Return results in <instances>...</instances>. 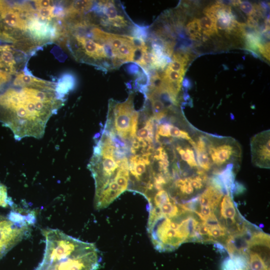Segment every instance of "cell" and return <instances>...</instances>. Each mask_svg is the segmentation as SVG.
Instances as JSON below:
<instances>
[{
    "instance_id": "4316f807",
    "label": "cell",
    "mask_w": 270,
    "mask_h": 270,
    "mask_svg": "<svg viewBox=\"0 0 270 270\" xmlns=\"http://www.w3.org/2000/svg\"><path fill=\"white\" fill-rule=\"evenodd\" d=\"M248 270H250V268L249 269H248Z\"/></svg>"
},
{
    "instance_id": "30bf717a",
    "label": "cell",
    "mask_w": 270,
    "mask_h": 270,
    "mask_svg": "<svg viewBox=\"0 0 270 270\" xmlns=\"http://www.w3.org/2000/svg\"><path fill=\"white\" fill-rule=\"evenodd\" d=\"M92 34L95 40L100 42L102 44L110 48L113 58L116 51L122 46L131 42L134 38V36H132L108 32L98 28H93L92 30Z\"/></svg>"
},
{
    "instance_id": "d4e9b609",
    "label": "cell",
    "mask_w": 270,
    "mask_h": 270,
    "mask_svg": "<svg viewBox=\"0 0 270 270\" xmlns=\"http://www.w3.org/2000/svg\"><path fill=\"white\" fill-rule=\"evenodd\" d=\"M10 78V74L0 69V86L8 82Z\"/></svg>"
},
{
    "instance_id": "ac0fdd59",
    "label": "cell",
    "mask_w": 270,
    "mask_h": 270,
    "mask_svg": "<svg viewBox=\"0 0 270 270\" xmlns=\"http://www.w3.org/2000/svg\"><path fill=\"white\" fill-rule=\"evenodd\" d=\"M170 137L185 140L188 142L192 139L186 132L172 124H170Z\"/></svg>"
},
{
    "instance_id": "4fadbf2b",
    "label": "cell",
    "mask_w": 270,
    "mask_h": 270,
    "mask_svg": "<svg viewBox=\"0 0 270 270\" xmlns=\"http://www.w3.org/2000/svg\"><path fill=\"white\" fill-rule=\"evenodd\" d=\"M176 150L180 154V158L190 168L199 169L192 147L178 144L176 146Z\"/></svg>"
},
{
    "instance_id": "44dd1931",
    "label": "cell",
    "mask_w": 270,
    "mask_h": 270,
    "mask_svg": "<svg viewBox=\"0 0 270 270\" xmlns=\"http://www.w3.org/2000/svg\"><path fill=\"white\" fill-rule=\"evenodd\" d=\"M239 6L241 10L248 16L254 12V4L248 2L240 0Z\"/></svg>"
},
{
    "instance_id": "6da1fadb",
    "label": "cell",
    "mask_w": 270,
    "mask_h": 270,
    "mask_svg": "<svg viewBox=\"0 0 270 270\" xmlns=\"http://www.w3.org/2000/svg\"><path fill=\"white\" fill-rule=\"evenodd\" d=\"M54 90L22 87L8 90L0 96V106L6 110V126L14 138H40L44 134L46 123L60 106Z\"/></svg>"
},
{
    "instance_id": "8fae6325",
    "label": "cell",
    "mask_w": 270,
    "mask_h": 270,
    "mask_svg": "<svg viewBox=\"0 0 270 270\" xmlns=\"http://www.w3.org/2000/svg\"><path fill=\"white\" fill-rule=\"evenodd\" d=\"M14 84L22 87H33L54 90L53 86L50 82L37 78L24 72L20 73L16 75L14 80Z\"/></svg>"
},
{
    "instance_id": "7c38bea8",
    "label": "cell",
    "mask_w": 270,
    "mask_h": 270,
    "mask_svg": "<svg viewBox=\"0 0 270 270\" xmlns=\"http://www.w3.org/2000/svg\"><path fill=\"white\" fill-rule=\"evenodd\" d=\"M14 50L9 45H0V68L10 74L16 72Z\"/></svg>"
},
{
    "instance_id": "9a60e30c",
    "label": "cell",
    "mask_w": 270,
    "mask_h": 270,
    "mask_svg": "<svg viewBox=\"0 0 270 270\" xmlns=\"http://www.w3.org/2000/svg\"><path fill=\"white\" fill-rule=\"evenodd\" d=\"M31 33L38 38L46 37L48 33V26L47 24L42 23L38 20L32 18L28 24Z\"/></svg>"
},
{
    "instance_id": "cb8c5ba5",
    "label": "cell",
    "mask_w": 270,
    "mask_h": 270,
    "mask_svg": "<svg viewBox=\"0 0 270 270\" xmlns=\"http://www.w3.org/2000/svg\"><path fill=\"white\" fill-rule=\"evenodd\" d=\"M52 1L48 0H34V2L36 9L49 8L54 6Z\"/></svg>"
},
{
    "instance_id": "484cf974",
    "label": "cell",
    "mask_w": 270,
    "mask_h": 270,
    "mask_svg": "<svg viewBox=\"0 0 270 270\" xmlns=\"http://www.w3.org/2000/svg\"><path fill=\"white\" fill-rule=\"evenodd\" d=\"M128 70L132 74H137L139 72L138 67L135 65L130 66Z\"/></svg>"
},
{
    "instance_id": "d6986e66",
    "label": "cell",
    "mask_w": 270,
    "mask_h": 270,
    "mask_svg": "<svg viewBox=\"0 0 270 270\" xmlns=\"http://www.w3.org/2000/svg\"><path fill=\"white\" fill-rule=\"evenodd\" d=\"M13 204L12 200L8 196L6 186L0 182V206L8 208L12 206Z\"/></svg>"
},
{
    "instance_id": "603a6c76",
    "label": "cell",
    "mask_w": 270,
    "mask_h": 270,
    "mask_svg": "<svg viewBox=\"0 0 270 270\" xmlns=\"http://www.w3.org/2000/svg\"><path fill=\"white\" fill-rule=\"evenodd\" d=\"M258 51L260 54L270 60V42H267L264 44H262L260 45L258 48Z\"/></svg>"
},
{
    "instance_id": "8992f818",
    "label": "cell",
    "mask_w": 270,
    "mask_h": 270,
    "mask_svg": "<svg viewBox=\"0 0 270 270\" xmlns=\"http://www.w3.org/2000/svg\"><path fill=\"white\" fill-rule=\"evenodd\" d=\"M25 8L18 4L12 5L6 1L0 0V38L14 40L13 31H26L28 24L22 18Z\"/></svg>"
},
{
    "instance_id": "9c48e42d",
    "label": "cell",
    "mask_w": 270,
    "mask_h": 270,
    "mask_svg": "<svg viewBox=\"0 0 270 270\" xmlns=\"http://www.w3.org/2000/svg\"><path fill=\"white\" fill-rule=\"evenodd\" d=\"M74 39L79 48L87 56L94 62H101L104 68H113L104 46L90 38L80 34H76Z\"/></svg>"
},
{
    "instance_id": "ffe728a7",
    "label": "cell",
    "mask_w": 270,
    "mask_h": 270,
    "mask_svg": "<svg viewBox=\"0 0 270 270\" xmlns=\"http://www.w3.org/2000/svg\"><path fill=\"white\" fill-rule=\"evenodd\" d=\"M38 17L42 20H50L55 16L54 14V6L49 8L36 9Z\"/></svg>"
},
{
    "instance_id": "277c9868",
    "label": "cell",
    "mask_w": 270,
    "mask_h": 270,
    "mask_svg": "<svg viewBox=\"0 0 270 270\" xmlns=\"http://www.w3.org/2000/svg\"><path fill=\"white\" fill-rule=\"evenodd\" d=\"M134 93L131 92L124 102L110 106L114 116V131L123 140L135 138L138 122L139 112L136 111L134 104Z\"/></svg>"
},
{
    "instance_id": "2e32d148",
    "label": "cell",
    "mask_w": 270,
    "mask_h": 270,
    "mask_svg": "<svg viewBox=\"0 0 270 270\" xmlns=\"http://www.w3.org/2000/svg\"><path fill=\"white\" fill-rule=\"evenodd\" d=\"M249 256L248 264L252 270H268L264 260L258 253L250 251Z\"/></svg>"
},
{
    "instance_id": "7a4b0ae2",
    "label": "cell",
    "mask_w": 270,
    "mask_h": 270,
    "mask_svg": "<svg viewBox=\"0 0 270 270\" xmlns=\"http://www.w3.org/2000/svg\"><path fill=\"white\" fill-rule=\"evenodd\" d=\"M46 247L42 262L36 270H96L100 260L94 244L87 242L63 232L44 228Z\"/></svg>"
},
{
    "instance_id": "5b68a950",
    "label": "cell",
    "mask_w": 270,
    "mask_h": 270,
    "mask_svg": "<svg viewBox=\"0 0 270 270\" xmlns=\"http://www.w3.org/2000/svg\"><path fill=\"white\" fill-rule=\"evenodd\" d=\"M207 152L212 166L221 168L241 158L242 149L239 143L231 138L204 136Z\"/></svg>"
},
{
    "instance_id": "7402d4cb",
    "label": "cell",
    "mask_w": 270,
    "mask_h": 270,
    "mask_svg": "<svg viewBox=\"0 0 270 270\" xmlns=\"http://www.w3.org/2000/svg\"><path fill=\"white\" fill-rule=\"evenodd\" d=\"M185 67L186 66H184L180 62L178 61L172 60V61L170 62V64H168L167 68L170 70L180 72L184 74Z\"/></svg>"
},
{
    "instance_id": "3957f363",
    "label": "cell",
    "mask_w": 270,
    "mask_h": 270,
    "mask_svg": "<svg viewBox=\"0 0 270 270\" xmlns=\"http://www.w3.org/2000/svg\"><path fill=\"white\" fill-rule=\"evenodd\" d=\"M34 220V214L18 210L6 216L0 214V260L30 234Z\"/></svg>"
},
{
    "instance_id": "52a82bcc",
    "label": "cell",
    "mask_w": 270,
    "mask_h": 270,
    "mask_svg": "<svg viewBox=\"0 0 270 270\" xmlns=\"http://www.w3.org/2000/svg\"><path fill=\"white\" fill-rule=\"evenodd\" d=\"M97 6L98 12L102 14L100 24L106 29L119 31L132 26L127 16L114 1H99Z\"/></svg>"
},
{
    "instance_id": "ba28073f",
    "label": "cell",
    "mask_w": 270,
    "mask_h": 270,
    "mask_svg": "<svg viewBox=\"0 0 270 270\" xmlns=\"http://www.w3.org/2000/svg\"><path fill=\"white\" fill-rule=\"evenodd\" d=\"M270 130L262 131L254 136L250 146L252 162L260 168H270Z\"/></svg>"
},
{
    "instance_id": "e0dca14e",
    "label": "cell",
    "mask_w": 270,
    "mask_h": 270,
    "mask_svg": "<svg viewBox=\"0 0 270 270\" xmlns=\"http://www.w3.org/2000/svg\"><path fill=\"white\" fill-rule=\"evenodd\" d=\"M186 30L190 38L195 40H200L202 38L201 28L199 24V19L194 18L186 25Z\"/></svg>"
},
{
    "instance_id": "5bb4252c",
    "label": "cell",
    "mask_w": 270,
    "mask_h": 270,
    "mask_svg": "<svg viewBox=\"0 0 270 270\" xmlns=\"http://www.w3.org/2000/svg\"><path fill=\"white\" fill-rule=\"evenodd\" d=\"M92 5V0H75L71 3L66 12L69 16L74 18L90 10Z\"/></svg>"
}]
</instances>
